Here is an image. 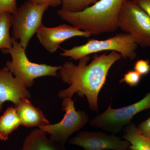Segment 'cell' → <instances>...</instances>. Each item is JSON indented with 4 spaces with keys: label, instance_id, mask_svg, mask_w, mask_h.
<instances>
[{
    "label": "cell",
    "instance_id": "1",
    "mask_svg": "<svg viewBox=\"0 0 150 150\" xmlns=\"http://www.w3.org/2000/svg\"><path fill=\"white\" fill-rule=\"evenodd\" d=\"M122 58L115 51L101 55L94 54L91 62L88 64L90 56H85L78 65L73 62H65L59 70V74L62 81L69 86L58 93L59 98H72L75 93L87 99L90 108L98 111V96L104 86L108 71L112 65Z\"/></svg>",
    "mask_w": 150,
    "mask_h": 150
},
{
    "label": "cell",
    "instance_id": "2",
    "mask_svg": "<svg viewBox=\"0 0 150 150\" xmlns=\"http://www.w3.org/2000/svg\"><path fill=\"white\" fill-rule=\"evenodd\" d=\"M126 1L99 0L79 12H69L61 9L58 14L72 26L91 35H99L117 30L120 11Z\"/></svg>",
    "mask_w": 150,
    "mask_h": 150
},
{
    "label": "cell",
    "instance_id": "3",
    "mask_svg": "<svg viewBox=\"0 0 150 150\" xmlns=\"http://www.w3.org/2000/svg\"><path fill=\"white\" fill-rule=\"evenodd\" d=\"M12 48L10 49L2 50L3 53H8L11 57V61H8L6 66L14 76L27 88L33 85L36 78L46 76L59 77L57 71L61 69L62 66L54 67L31 62L25 54L26 49L18 40L12 38Z\"/></svg>",
    "mask_w": 150,
    "mask_h": 150
},
{
    "label": "cell",
    "instance_id": "4",
    "mask_svg": "<svg viewBox=\"0 0 150 150\" xmlns=\"http://www.w3.org/2000/svg\"><path fill=\"white\" fill-rule=\"evenodd\" d=\"M137 47L138 45L131 35L121 33L105 40L89 39L83 45L74 46L70 49H62L63 52L60 55L76 61L100 52L115 51L121 54L124 59L133 60L137 57Z\"/></svg>",
    "mask_w": 150,
    "mask_h": 150
},
{
    "label": "cell",
    "instance_id": "5",
    "mask_svg": "<svg viewBox=\"0 0 150 150\" xmlns=\"http://www.w3.org/2000/svg\"><path fill=\"white\" fill-rule=\"evenodd\" d=\"M49 6L36 5L29 1L25 2L12 15V38L19 40L26 49L31 38L42 25V18Z\"/></svg>",
    "mask_w": 150,
    "mask_h": 150
},
{
    "label": "cell",
    "instance_id": "6",
    "mask_svg": "<svg viewBox=\"0 0 150 150\" xmlns=\"http://www.w3.org/2000/svg\"><path fill=\"white\" fill-rule=\"evenodd\" d=\"M110 103L104 112L91 118L89 125L116 135L131 123L136 114L150 108V92L143 99L128 106L113 109Z\"/></svg>",
    "mask_w": 150,
    "mask_h": 150
},
{
    "label": "cell",
    "instance_id": "7",
    "mask_svg": "<svg viewBox=\"0 0 150 150\" xmlns=\"http://www.w3.org/2000/svg\"><path fill=\"white\" fill-rule=\"evenodd\" d=\"M118 28L133 38L138 46L150 48V17L132 0H127L121 8Z\"/></svg>",
    "mask_w": 150,
    "mask_h": 150
},
{
    "label": "cell",
    "instance_id": "8",
    "mask_svg": "<svg viewBox=\"0 0 150 150\" xmlns=\"http://www.w3.org/2000/svg\"><path fill=\"white\" fill-rule=\"evenodd\" d=\"M63 99L62 109L65 112L63 119L59 123L49 124L39 128L51 135L50 139L65 145L72 134L79 131L87 124L89 117L84 110H76L75 100H73L72 98Z\"/></svg>",
    "mask_w": 150,
    "mask_h": 150
},
{
    "label": "cell",
    "instance_id": "9",
    "mask_svg": "<svg viewBox=\"0 0 150 150\" xmlns=\"http://www.w3.org/2000/svg\"><path fill=\"white\" fill-rule=\"evenodd\" d=\"M84 150H129L130 143L115 134L96 131H82L68 141Z\"/></svg>",
    "mask_w": 150,
    "mask_h": 150
},
{
    "label": "cell",
    "instance_id": "10",
    "mask_svg": "<svg viewBox=\"0 0 150 150\" xmlns=\"http://www.w3.org/2000/svg\"><path fill=\"white\" fill-rule=\"evenodd\" d=\"M40 44L46 51L54 53L65 40L71 38L81 36L87 38L91 35L88 33L67 24L48 28L42 25L36 33Z\"/></svg>",
    "mask_w": 150,
    "mask_h": 150
},
{
    "label": "cell",
    "instance_id": "11",
    "mask_svg": "<svg viewBox=\"0 0 150 150\" xmlns=\"http://www.w3.org/2000/svg\"><path fill=\"white\" fill-rule=\"evenodd\" d=\"M31 98L27 88L14 76L6 66L0 69V112L6 101H11L16 107L21 98Z\"/></svg>",
    "mask_w": 150,
    "mask_h": 150
},
{
    "label": "cell",
    "instance_id": "12",
    "mask_svg": "<svg viewBox=\"0 0 150 150\" xmlns=\"http://www.w3.org/2000/svg\"><path fill=\"white\" fill-rule=\"evenodd\" d=\"M16 108L22 126L27 128L40 127L50 124L39 108L35 107L29 99L22 98Z\"/></svg>",
    "mask_w": 150,
    "mask_h": 150
},
{
    "label": "cell",
    "instance_id": "13",
    "mask_svg": "<svg viewBox=\"0 0 150 150\" xmlns=\"http://www.w3.org/2000/svg\"><path fill=\"white\" fill-rule=\"evenodd\" d=\"M47 133L41 129H35L25 139L23 144V150H67L65 145L48 139Z\"/></svg>",
    "mask_w": 150,
    "mask_h": 150
},
{
    "label": "cell",
    "instance_id": "14",
    "mask_svg": "<svg viewBox=\"0 0 150 150\" xmlns=\"http://www.w3.org/2000/svg\"><path fill=\"white\" fill-rule=\"evenodd\" d=\"M21 125L16 108L10 106L0 117V139L6 141L9 136Z\"/></svg>",
    "mask_w": 150,
    "mask_h": 150
},
{
    "label": "cell",
    "instance_id": "15",
    "mask_svg": "<svg viewBox=\"0 0 150 150\" xmlns=\"http://www.w3.org/2000/svg\"><path fill=\"white\" fill-rule=\"evenodd\" d=\"M123 138L130 143L129 150H150V139L145 137L137 129L134 123L123 128Z\"/></svg>",
    "mask_w": 150,
    "mask_h": 150
},
{
    "label": "cell",
    "instance_id": "16",
    "mask_svg": "<svg viewBox=\"0 0 150 150\" xmlns=\"http://www.w3.org/2000/svg\"><path fill=\"white\" fill-rule=\"evenodd\" d=\"M11 21V14L6 13L0 16V50L12 48V38L10 34Z\"/></svg>",
    "mask_w": 150,
    "mask_h": 150
},
{
    "label": "cell",
    "instance_id": "17",
    "mask_svg": "<svg viewBox=\"0 0 150 150\" xmlns=\"http://www.w3.org/2000/svg\"><path fill=\"white\" fill-rule=\"evenodd\" d=\"M99 0H62V10L69 12L81 11Z\"/></svg>",
    "mask_w": 150,
    "mask_h": 150
},
{
    "label": "cell",
    "instance_id": "18",
    "mask_svg": "<svg viewBox=\"0 0 150 150\" xmlns=\"http://www.w3.org/2000/svg\"><path fill=\"white\" fill-rule=\"evenodd\" d=\"M142 76L135 70H131L123 75L119 81L120 83L125 82L131 87L136 86L139 83Z\"/></svg>",
    "mask_w": 150,
    "mask_h": 150
},
{
    "label": "cell",
    "instance_id": "19",
    "mask_svg": "<svg viewBox=\"0 0 150 150\" xmlns=\"http://www.w3.org/2000/svg\"><path fill=\"white\" fill-rule=\"evenodd\" d=\"M17 9L16 0H0V16L6 13L13 15Z\"/></svg>",
    "mask_w": 150,
    "mask_h": 150
},
{
    "label": "cell",
    "instance_id": "20",
    "mask_svg": "<svg viewBox=\"0 0 150 150\" xmlns=\"http://www.w3.org/2000/svg\"><path fill=\"white\" fill-rule=\"evenodd\" d=\"M134 70L142 76L147 75L150 72L149 60L148 59H139L135 62Z\"/></svg>",
    "mask_w": 150,
    "mask_h": 150
},
{
    "label": "cell",
    "instance_id": "21",
    "mask_svg": "<svg viewBox=\"0 0 150 150\" xmlns=\"http://www.w3.org/2000/svg\"><path fill=\"white\" fill-rule=\"evenodd\" d=\"M137 127L142 134L150 139V116L147 120L140 123Z\"/></svg>",
    "mask_w": 150,
    "mask_h": 150
},
{
    "label": "cell",
    "instance_id": "22",
    "mask_svg": "<svg viewBox=\"0 0 150 150\" xmlns=\"http://www.w3.org/2000/svg\"><path fill=\"white\" fill-rule=\"evenodd\" d=\"M36 5L46 4L49 6L56 7L62 4V0H28Z\"/></svg>",
    "mask_w": 150,
    "mask_h": 150
},
{
    "label": "cell",
    "instance_id": "23",
    "mask_svg": "<svg viewBox=\"0 0 150 150\" xmlns=\"http://www.w3.org/2000/svg\"><path fill=\"white\" fill-rule=\"evenodd\" d=\"M148 14L150 17V0H132Z\"/></svg>",
    "mask_w": 150,
    "mask_h": 150
},
{
    "label": "cell",
    "instance_id": "24",
    "mask_svg": "<svg viewBox=\"0 0 150 150\" xmlns=\"http://www.w3.org/2000/svg\"><path fill=\"white\" fill-rule=\"evenodd\" d=\"M23 150V149H22L21 150Z\"/></svg>",
    "mask_w": 150,
    "mask_h": 150
}]
</instances>
